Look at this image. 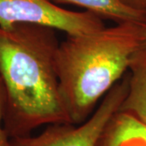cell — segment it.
I'll return each mask as SVG.
<instances>
[{
  "label": "cell",
  "mask_w": 146,
  "mask_h": 146,
  "mask_svg": "<svg viewBox=\"0 0 146 146\" xmlns=\"http://www.w3.org/2000/svg\"><path fill=\"white\" fill-rule=\"evenodd\" d=\"M55 30L33 24L0 27V77L6 92L3 127L9 138L46 124L72 123L56 68Z\"/></svg>",
  "instance_id": "obj_1"
},
{
  "label": "cell",
  "mask_w": 146,
  "mask_h": 146,
  "mask_svg": "<svg viewBox=\"0 0 146 146\" xmlns=\"http://www.w3.org/2000/svg\"><path fill=\"white\" fill-rule=\"evenodd\" d=\"M146 42V23L124 21L59 43L56 68L71 123L93 115L102 98L125 76L134 53Z\"/></svg>",
  "instance_id": "obj_2"
},
{
  "label": "cell",
  "mask_w": 146,
  "mask_h": 146,
  "mask_svg": "<svg viewBox=\"0 0 146 146\" xmlns=\"http://www.w3.org/2000/svg\"><path fill=\"white\" fill-rule=\"evenodd\" d=\"M33 24L60 30L68 36L82 35L103 29V19L89 11H74L52 0H0V27Z\"/></svg>",
  "instance_id": "obj_3"
},
{
  "label": "cell",
  "mask_w": 146,
  "mask_h": 146,
  "mask_svg": "<svg viewBox=\"0 0 146 146\" xmlns=\"http://www.w3.org/2000/svg\"><path fill=\"white\" fill-rule=\"evenodd\" d=\"M127 89L128 73H126L84 123L51 124L37 136L11 138L10 146H97L102 131L119 110Z\"/></svg>",
  "instance_id": "obj_4"
},
{
  "label": "cell",
  "mask_w": 146,
  "mask_h": 146,
  "mask_svg": "<svg viewBox=\"0 0 146 146\" xmlns=\"http://www.w3.org/2000/svg\"><path fill=\"white\" fill-rule=\"evenodd\" d=\"M97 146H146V124L118 110L105 126Z\"/></svg>",
  "instance_id": "obj_5"
},
{
  "label": "cell",
  "mask_w": 146,
  "mask_h": 146,
  "mask_svg": "<svg viewBox=\"0 0 146 146\" xmlns=\"http://www.w3.org/2000/svg\"><path fill=\"white\" fill-rule=\"evenodd\" d=\"M128 71V89L119 110L146 124V42L132 55Z\"/></svg>",
  "instance_id": "obj_6"
},
{
  "label": "cell",
  "mask_w": 146,
  "mask_h": 146,
  "mask_svg": "<svg viewBox=\"0 0 146 146\" xmlns=\"http://www.w3.org/2000/svg\"><path fill=\"white\" fill-rule=\"evenodd\" d=\"M59 3L80 7L102 19L116 24L124 21L145 22L146 16L124 5L120 0H53Z\"/></svg>",
  "instance_id": "obj_7"
},
{
  "label": "cell",
  "mask_w": 146,
  "mask_h": 146,
  "mask_svg": "<svg viewBox=\"0 0 146 146\" xmlns=\"http://www.w3.org/2000/svg\"><path fill=\"white\" fill-rule=\"evenodd\" d=\"M6 107V92L0 77V146H10V138L3 127V119Z\"/></svg>",
  "instance_id": "obj_8"
},
{
  "label": "cell",
  "mask_w": 146,
  "mask_h": 146,
  "mask_svg": "<svg viewBox=\"0 0 146 146\" xmlns=\"http://www.w3.org/2000/svg\"><path fill=\"white\" fill-rule=\"evenodd\" d=\"M124 5L146 16V0H120Z\"/></svg>",
  "instance_id": "obj_9"
}]
</instances>
